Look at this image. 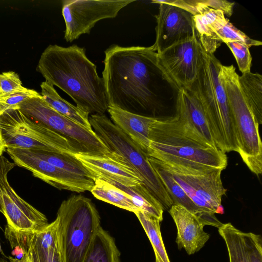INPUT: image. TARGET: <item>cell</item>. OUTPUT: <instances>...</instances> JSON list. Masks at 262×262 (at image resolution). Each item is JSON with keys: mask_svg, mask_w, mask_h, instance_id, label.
Segmentation results:
<instances>
[{"mask_svg": "<svg viewBox=\"0 0 262 262\" xmlns=\"http://www.w3.org/2000/svg\"><path fill=\"white\" fill-rule=\"evenodd\" d=\"M104 53L102 78L109 106L158 118L161 86L164 81H169L152 47L112 45Z\"/></svg>", "mask_w": 262, "mask_h": 262, "instance_id": "6da1fadb", "label": "cell"}, {"mask_svg": "<svg viewBox=\"0 0 262 262\" xmlns=\"http://www.w3.org/2000/svg\"><path fill=\"white\" fill-rule=\"evenodd\" d=\"M37 70L46 81L67 94L82 111L91 115H104L107 111L103 79L86 57L84 48L50 45L41 54Z\"/></svg>", "mask_w": 262, "mask_h": 262, "instance_id": "7a4b0ae2", "label": "cell"}, {"mask_svg": "<svg viewBox=\"0 0 262 262\" xmlns=\"http://www.w3.org/2000/svg\"><path fill=\"white\" fill-rule=\"evenodd\" d=\"M147 155L168 166L205 172L225 169L226 153L191 131L176 115L157 118L148 134Z\"/></svg>", "mask_w": 262, "mask_h": 262, "instance_id": "3957f363", "label": "cell"}, {"mask_svg": "<svg viewBox=\"0 0 262 262\" xmlns=\"http://www.w3.org/2000/svg\"><path fill=\"white\" fill-rule=\"evenodd\" d=\"M222 64L200 43L198 71L189 90L200 102L216 146L224 152L238 151L232 115L220 73Z\"/></svg>", "mask_w": 262, "mask_h": 262, "instance_id": "277c9868", "label": "cell"}, {"mask_svg": "<svg viewBox=\"0 0 262 262\" xmlns=\"http://www.w3.org/2000/svg\"><path fill=\"white\" fill-rule=\"evenodd\" d=\"M56 217L63 262H83L94 237L101 227L100 216L92 201L74 195L62 201Z\"/></svg>", "mask_w": 262, "mask_h": 262, "instance_id": "5b68a950", "label": "cell"}, {"mask_svg": "<svg viewBox=\"0 0 262 262\" xmlns=\"http://www.w3.org/2000/svg\"><path fill=\"white\" fill-rule=\"evenodd\" d=\"M92 129L112 152L122 158L141 179L143 185L168 211L173 202L159 177L148 161V156L108 118L104 115H91Z\"/></svg>", "mask_w": 262, "mask_h": 262, "instance_id": "8992f818", "label": "cell"}, {"mask_svg": "<svg viewBox=\"0 0 262 262\" xmlns=\"http://www.w3.org/2000/svg\"><path fill=\"white\" fill-rule=\"evenodd\" d=\"M232 115L238 144V151L243 162L256 175L262 171V143L259 124L242 92L239 75L233 65L222 64L220 73Z\"/></svg>", "mask_w": 262, "mask_h": 262, "instance_id": "52a82bcc", "label": "cell"}, {"mask_svg": "<svg viewBox=\"0 0 262 262\" xmlns=\"http://www.w3.org/2000/svg\"><path fill=\"white\" fill-rule=\"evenodd\" d=\"M18 109L30 120L64 138L77 153L122 161V157L111 151L93 130L58 113L42 99L40 94L20 103Z\"/></svg>", "mask_w": 262, "mask_h": 262, "instance_id": "ba28073f", "label": "cell"}, {"mask_svg": "<svg viewBox=\"0 0 262 262\" xmlns=\"http://www.w3.org/2000/svg\"><path fill=\"white\" fill-rule=\"evenodd\" d=\"M0 128L6 148L77 153L64 138L30 120L18 108L0 114Z\"/></svg>", "mask_w": 262, "mask_h": 262, "instance_id": "9c48e42d", "label": "cell"}, {"mask_svg": "<svg viewBox=\"0 0 262 262\" xmlns=\"http://www.w3.org/2000/svg\"><path fill=\"white\" fill-rule=\"evenodd\" d=\"M162 163L196 206L208 212L224 213L222 199L227 190L221 179L223 169L216 168L198 172Z\"/></svg>", "mask_w": 262, "mask_h": 262, "instance_id": "30bf717a", "label": "cell"}, {"mask_svg": "<svg viewBox=\"0 0 262 262\" xmlns=\"http://www.w3.org/2000/svg\"><path fill=\"white\" fill-rule=\"evenodd\" d=\"M134 0H63L62 15L66 24L64 38L72 42L89 34L96 23L116 17L119 12Z\"/></svg>", "mask_w": 262, "mask_h": 262, "instance_id": "8fae6325", "label": "cell"}, {"mask_svg": "<svg viewBox=\"0 0 262 262\" xmlns=\"http://www.w3.org/2000/svg\"><path fill=\"white\" fill-rule=\"evenodd\" d=\"M58 226L57 217L38 231L16 230L7 225L5 235L16 258L27 255L31 262H63Z\"/></svg>", "mask_w": 262, "mask_h": 262, "instance_id": "7c38bea8", "label": "cell"}, {"mask_svg": "<svg viewBox=\"0 0 262 262\" xmlns=\"http://www.w3.org/2000/svg\"><path fill=\"white\" fill-rule=\"evenodd\" d=\"M6 151L16 166L30 171L34 177L60 190L76 192L91 191L94 180L60 169L40 158L33 150L7 147Z\"/></svg>", "mask_w": 262, "mask_h": 262, "instance_id": "4fadbf2b", "label": "cell"}, {"mask_svg": "<svg viewBox=\"0 0 262 262\" xmlns=\"http://www.w3.org/2000/svg\"><path fill=\"white\" fill-rule=\"evenodd\" d=\"M4 156H0V198L7 225L16 230L38 231L48 224L47 217L20 198L7 179L15 166Z\"/></svg>", "mask_w": 262, "mask_h": 262, "instance_id": "5bb4252c", "label": "cell"}, {"mask_svg": "<svg viewBox=\"0 0 262 262\" xmlns=\"http://www.w3.org/2000/svg\"><path fill=\"white\" fill-rule=\"evenodd\" d=\"M200 42L196 34L158 54L159 64L178 91L189 90L198 71Z\"/></svg>", "mask_w": 262, "mask_h": 262, "instance_id": "9a60e30c", "label": "cell"}, {"mask_svg": "<svg viewBox=\"0 0 262 262\" xmlns=\"http://www.w3.org/2000/svg\"><path fill=\"white\" fill-rule=\"evenodd\" d=\"M152 3L159 5V13L156 15V40L151 46L157 53L196 34L193 15L190 12L165 1Z\"/></svg>", "mask_w": 262, "mask_h": 262, "instance_id": "2e32d148", "label": "cell"}, {"mask_svg": "<svg viewBox=\"0 0 262 262\" xmlns=\"http://www.w3.org/2000/svg\"><path fill=\"white\" fill-rule=\"evenodd\" d=\"M168 212L177 227L178 249H184L188 255L200 251L210 238V234L204 230L205 223L180 205L173 204Z\"/></svg>", "mask_w": 262, "mask_h": 262, "instance_id": "e0dca14e", "label": "cell"}, {"mask_svg": "<svg viewBox=\"0 0 262 262\" xmlns=\"http://www.w3.org/2000/svg\"><path fill=\"white\" fill-rule=\"evenodd\" d=\"M217 229L225 243L229 262H262L260 234L243 232L231 223H223Z\"/></svg>", "mask_w": 262, "mask_h": 262, "instance_id": "ac0fdd59", "label": "cell"}, {"mask_svg": "<svg viewBox=\"0 0 262 262\" xmlns=\"http://www.w3.org/2000/svg\"><path fill=\"white\" fill-rule=\"evenodd\" d=\"M74 155L93 176L94 180L98 178L112 180L127 187L143 184L139 176L123 161L80 153Z\"/></svg>", "mask_w": 262, "mask_h": 262, "instance_id": "d6986e66", "label": "cell"}, {"mask_svg": "<svg viewBox=\"0 0 262 262\" xmlns=\"http://www.w3.org/2000/svg\"><path fill=\"white\" fill-rule=\"evenodd\" d=\"M176 116L191 131L208 143L215 145L203 107L195 95L189 90L178 91Z\"/></svg>", "mask_w": 262, "mask_h": 262, "instance_id": "ffe728a7", "label": "cell"}, {"mask_svg": "<svg viewBox=\"0 0 262 262\" xmlns=\"http://www.w3.org/2000/svg\"><path fill=\"white\" fill-rule=\"evenodd\" d=\"M148 161L168 192L173 204H176L183 206L199 217L206 225L217 228L222 225V223L216 217L214 213L206 212L194 204L161 161L150 157H148Z\"/></svg>", "mask_w": 262, "mask_h": 262, "instance_id": "44dd1931", "label": "cell"}, {"mask_svg": "<svg viewBox=\"0 0 262 262\" xmlns=\"http://www.w3.org/2000/svg\"><path fill=\"white\" fill-rule=\"evenodd\" d=\"M107 112L113 123L147 154L149 128L157 118L138 115L110 106Z\"/></svg>", "mask_w": 262, "mask_h": 262, "instance_id": "7402d4cb", "label": "cell"}, {"mask_svg": "<svg viewBox=\"0 0 262 262\" xmlns=\"http://www.w3.org/2000/svg\"><path fill=\"white\" fill-rule=\"evenodd\" d=\"M42 99L55 111L62 116L90 130H93L89 114L73 105L57 92L54 85L45 81L40 84Z\"/></svg>", "mask_w": 262, "mask_h": 262, "instance_id": "603a6c76", "label": "cell"}, {"mask_svg": "<svg viewBox=\"0 0 262 262\" xmlns=\"http://www.w3.org/2000/svg\"><path fill=\"white\" fill-rule=\"evenodd\" d=\"M83 262H121L114 238L102 227L95 234Z\"/></svg>", "mask_w": 262, "mask_h": 262, "instance_id": "cb8c5ba5", "label": "cell"}, {"mask_svg": "<svg viewBox=\"0 0 262 262\" xmlns=\"http://www.w3.org/2000/svg\"><path fill=\"white\" fill-rule=\"evenodd\" d=\"M104 181L128 194L135 206L140 210L162 221L164 209L162 205L143 184L127 187L112 180Z\"/></svg>", "mask_w": 262, "mask_h": 262, "instance_id": "d4e9b609", "label": "cell"}, {"mask_svg": "<svg viewBox=\"0 0 262 262\" xmlns=\"http://www.w3.org/2000/svg\"><path fill=\"white\" fill-rule=\"evenodd\" d=\"M91 192L97 199L135 213L140 210L126 192L101 179L94 180Z\"/></svg>", "mask_w": 262, "mask_h": 262, "instance_id": "484cf974", "label": "cell"}, {"mask_svg": "<svg viewBox=\"0 0 262 262\" xmlns=\"http://www.w3.org/2000/svg\"><path fill=\"white\" fill-rule=\"evenodd\" d=\"M242 92L259 125L262 123V76L251 71L238 76Z\"/></svg>", "mask_w": 262, "mask_h": 262, "instance_id": "4316f807", "label": "cell"}, {"mask_svg": "<svg viewBox=\"0 0 262 262\" xmlns=\"http://www.w3.org/2000/svg\"><path fill=\"white\" fill-rule=\"evenodd\" d=\"M152 246L155 262H170L161 235V221L141 210L134 213Z\"/></svg>", "mask_w": 262, "mask_h": 262, "instance_id": "83f0119b", "label": "cell"}, {"mask_svg": "<svg viewBox=\"0 0 262 262\" xmlns=\"http://www.w3.org/2000/svg\"><path fill=\"white\" fill-rule=\"evenodd\" d=\"M231 41H237L242 43L249 48L252 46H259L262 44L260 41L251 38L243 32L235 27L228 20L214 34L203 48L207 52L213 54L220 46L221 43Z\"/></svg>", "mask_w": 262, "mask_h": 262, "instance_id": "f1b7e54d", "label": "cell"}, {"mask_svg": "<svg viewBox=\"0 0 262 262\" xmlns=\"http://www.w3.org/2000/svg\"><path fill=\"white\" fill-rule=\"evenodd\" d=\"M40 158L66 171L86 178H94L88 169L73 154L52 152L42 150H32Z\"/></svg>", "mask_w": 262, "mask_h": 262, "instance_id": "f546056e", "label": "cell"}, {"mask_svg": "<svg viewBox=\"0 0 262 262\" xmlns=\"http://www.w3.org/2000/svg\"><path fill=\"white\" fill-rule=\"evenodd\" d=\"M225 43L232 52L242 73L251 71L252 56L249 48L237 41H231Z\"/></svg>", "mask_w": 262, "mask_h": 262, "instance_id": "4dcf8cb0", "label": "cell"}, {"mask_svg": "<svg viewBox=\"0 0 262 262\" xmlns=\"http://www.w3.org/2000/svg\"><path fill=\"white\" fill-rule=\"evenodd\" d=\"M39 94L33 90L25 88L21 91L7 95L0 96V114L8 110L18 108L20 103Z\"/></svg>", "mask_w": 262, "mask_h": 262, "instance_id": "1f68e13d", "label": "cell"}, {"mask_svg": "<svg viewBox=\"0 0 262 262\" xmlns=\"http://www.w3.org/2000/svg\"><path fill=\"white\" fill-rule=\"evenodd\" d=\"M18 75L9 71L0 74V96L7 95L23 90Z\"/></svg>", "mask_w": 262, "mask_h": 262, "instance_id": "d6a6232c", "label": "cell"}, {"mask_svg": "<svg viewBox=\"0 0 262 262\" xmlns=\"http://www.w3.org/2000/svg\"><path fill=\"white\" fill-rule=\"evenodd\" d=\"M207 7L222 11L225 15L230 16L233 13L234 3L222 0H201Z\"/></svg>", "mask_w": 262, "mask_h": 262, "instance_id": "836d02e7", "label": "cell"}, {"mask_svg": "<svg viewBox=\"0 0 262 262\" xmlns=\"http://www.w3.org/2000/svg\"><path fill=\"white\" fill-rule=\"evenodd\" d=\"M9 262H31L30 260L29 259V257L27 255H25L20 259L13 258L11 256H9Z\"/></svg>", "mask_w": 262, "mask_h": 262, "instance_id": "e575fe53", "label": "cell"}, {"mask_svg": "<svg viewBox=\"0 0 262 262\" xmlns=\"http://www.w3.org/2000/svg\"><path fill=\"white\" fill-rule=\"evenodd\" d=\"M6 150V146L5 145L0 128V156H2L3 152Z\"/></svg>", "mask_w": 262, "mask_h": 262, "instance_id": "d590c367", "label": "cell"}, {"mask_svg": "<svg viewBox=\"0 0 262 262\" xmlns=\"http://www.w3.org/2000/svg\"><path fill=\"white\" fill-rule=\"evenodd\" d=\"M0 212L2 213L3 214L4 213L3 209V206H2L1 198H0Z\"/></svg>", "mask_w": 262, "mask_h": 262, "instance_id": "8d00e7d4", "label": "cell"}, {"mask_svg": "<svg viewBox=\"0 0 262 262\" xmlns=\"http://www.w3.org/2000/svg\"><path fill=\"white\" fill-rule=\"evenodd\" d=\"M0 262H8V261H7L6 260L4 259L3 258L0 257Z\"/></svg>", "mask_w": 262, "mask_h": 262, "instance_id": "74e56055", "label": "cell"}, {"mask_svg": "<svg viewBox=\"0 0 262 262\" xmlns=\"http://www.w3.org/2000/svg\"><path fill=\"white\" fill-rule=\"evenodd\" d=\"M1 251V245H0V252Z\"/></svg>", "mask_w": 262, "mask_h": 262, "instance_id": "f35d334b", "label": "cell"}]
</instances>
